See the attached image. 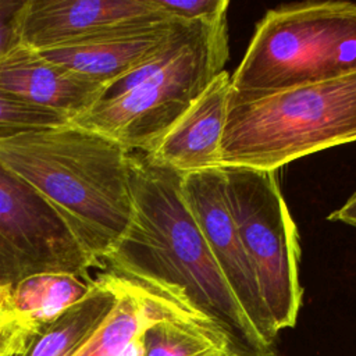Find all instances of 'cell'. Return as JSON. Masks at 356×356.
Returning a JSON list of instances; mask_svg holds the SVG:
<instances>
[{"label": "cell", "instance_id": "6da1fadb", "mask_svg": "<svg viewBox=\"0 0 356 356\" xmlns=\"http://www.w3.org/2000/svg\"><path fill=\"white\" fill-rule=\"evenodd\" d=\"M131 222L104 259L110 273L222 328L250 356H274L225 282L182 195V174L128 153Z\"/></svg>", "mask_w": 356, "mask_h": 356}, {"label": "cell", "instance_id": "7a4b0ae2", "mask_svg": "<svg viewBox=\"0 0 356 356\" xmlns=\"http://www.w3.org/2000/svg\"><path fill=\"white\" fill-rule=\"evenodd\" d=\"M128 153L72 122L0 140V161L44 199L97 267L131 222Z\"/></svg>", "mask_w": 356, "mask_h": 356}, {"label": "cell", "instance_id": "3957f363", "mask_svg": "<svg viewBox=\"0 0 356 356\" xmlns=\"http://www.w3.org/2000/svg\"><path fill=\"white\" fill-rule=\"evenodd\" d=\"M356 140V72L273 92L231 88L220 167L277 171Z\"/></svg>", "mask_w": 356, "mask_h": 356}, {"label": "cell", "instance_id": "277c9868", "mask_svg": "<svg viewBox=\"0 0 356 356\" xmlns=\"http://www.w3.org/2000/svg\"><path fill=\"white\" fill-rule=\"evenodd\" d=\"M356 72V3L306 1L270 10L231 75V88L273 92Z\"/></svg>", "mask_w": 356, "mask_h": 356}, {"label": "cell", "instance_id": "5b68a950", "mask_svg": "<svg viewBox=\"0 0 356 356\" xmlns=\"http://www.w3.org/2000/svg\"><path fill=\"white\" fill-rule=\"evenodd\" d=\"M227 13L192 22L177 54L129 92L97 102L70 122L149 153L165 132L224 71L229 57Z\"/></svg>", "mask_w": 356, "mask_h": 356}, {"label": "cell", "instance_id": "8992f818", "mask_svg": "<svg viewBox=\"0 0 356 356\" xmlns=\"http://www.w3.org/2000/svg\"><path fill=\"white\" fill-rule=\"evenodd\" d=\"M227 202L253 267L273 331L296 324L302 305L296 225L275 171L221 167Z\"/></svg>", "mask_w": 356, "mask_h": 356}, {"label": "cell", "instance_id": "52a82bcc", "mask_svg": "<svg viewBox=\"0 0 356 356\" xmlns=\"http://www.w3.org/2000/svg\"><path fill=\"white\" fill-rule=\"evenodd\" d=\"M96 263L19 175L0 161V285L39 273H68L90 280Z\"/></svg>", "mask_w": 356, "mask_h": 356}, {"label": "cell", "instance_id": "ba28073f", "mask_svg": "<svg viewBox=\"0 0 356 356\" xmlns=\"http://www.w3.org/2000/svg\"><path fill=\"white\" fill-rule=\"evenodd\" d=\"M181 189L232 295L260 337L274 346L277 335L227 202L222 168L184 174Z\"/></svg>", "mask_w": 356, "mask_h": 356}, {"label": "cell", "instance_id": "9c48e42d", "mask_svg": "<svg viewBox=\"0 0 356 356\" xmlns=\"http://www.w3.org/2000/svg\"><path fill=\"white\" fill-rule=\"evenodd\" d=\"M168 19L156 0H25L19 40L40 51L118 28Z\"/></svg>", "mask_w": 356, "mask_h": 356}, {"label": "cell", "instance_id": "30bf717a", "mask_svg": "<svg viewBox=\"0 0 356 356\" xmlns=\"http://www.w3.org/2000/svg\"><path fill=\"white\" fill-rule=\"evenodd\" d=\"M107 85L46 58L19 42L0 60V92L71 120L90 110Z\"/></svg>", "mask_w": 356, "mask_h": 356}, {"label": "cell", "instance_id": "8fae6325", "mask_svg": "<svg viewBox=\"0 0 356 356\" xmlns=\"http://www.w3.org/2000/svg\"><path fill=\"white\" fill-rule=\"evenodd\" d=\"M231 75L224 70L159 140L143 153L150 161L179 174L220 167V145L227 120Z\"/></svg>", "mask_w": 356, "mask_h": 356}, {"label": "cell", "instance_id": "7c38bea8", "mask_svg": "<svg viewBox=\"0 0 356 356\" xmlns=\"http://www.w3.org/2000/svg\"><path fill=\"white\" fill-rule=\"evenodd\" d=\"M178 22L168 19L118 28L40 53L54 63L108 85L157 54L170 40Z\"/></svg>", "mask_w": 356, "mask_h": 356}, {"label": "cell", "instance_id": "4fadbf2b", "mask_svg": "<svg viewBox=\"0 0 356 356\" xmlns=\"http://www.w3.org/2000/svg\"><path fill=\"white\" fill-rule=\"evenodd\" d=\"M118 278L114 307L74 356H143L142 335L150 324L170 314L188 313L174 302Z\"/></svg>", "mask_w": 356, "mask_h": 356}, {"label": "cell", "instance_id": "5bb4252c", "mask_svg": "<svg viewBox=\"0 0 356 356\" xmlns=\"http://www.w3.org/2000/svg\"><path fill=\"white\" fill-rule=\"evenodd\" d=\"M118 282L111 273L99 275L88 295L40 327L19 356H74L114 307Z\"/></svg>", "mask_w": 356, "mask_h": 356}, {"label": "cell", "instance_id": "9a60e30c", "mask_svg": "<svg viewBox=\"0 0 356 356\" xmlns=\"http://www.w3.org/2000/svg\"><path fill=\"white\" fill-rule=\"evenodd\" d=\"M143 356H224L246 353L214 323L188 313H175L150 324L143 335Z\"/></svg>", "mask_w": 356, "mask_h": 356}, {"label": "cell", "instance_id": "2e32d148", "mask_svg": "<svg viewBox=\"0 0 356 356\" xmlns=\"http://www.w3.org/2000/svg\"><path fill=\"white\" fill-rule=\"evenodd\" d=\"M93 280L68 273H39L11 286V302L17 314L39 330L83 299Z\"/></svg>", "mask_w": 356, "mask_h": 356}, {"label": "cell", "instance_id": "e0dca14e", "mask_svg": "<svg viewBox=\"0 0 356 356\" xmlns=\"http://www.w3.org/2000/svg\"><path fill=\"white\" fill-rule=\"evenodd\" d=\"M67 122H70V118L63 114L28 104L11 95L0 92V140Z\"/></svg>", "mask_w": 356, "mask_h": 356}, {"label": "cell", "instance_id": "ac0fdd59", "mask_svg": "<svg viewBox=\"0 0 356 356\" xmlns=\"http://www.w3.org/2000/svg\"><path fill=\"white\" fill-rule=\"evenodd\" d=\"M36 332L14 310L11 285H0V356H19Z\"/></svg>", "mask_w": 356, "mask_h": 356}, {"label": "cell", "instance_id": "d6986e66", "mask_svg": "<svg viewBox=\"0 0 356 356\" xmlns=\"http://www.w3.org/2000/svg\"><path fill=\"white\" fill-rule=\"evenodd\" d=\"M171 18L184 22L207 19L228 13V0H156Z\"/></svg>", "mask_w": 356, "mask_h": 356}, {"label": "cell", "instance_id": "ffe728a7", "mask_svg": "<svg viewBox=\"0 0 356 356\" xmlns=\"http://www.w3.org/2000/svg\"><path fill=\"white\" fill-rule=\"evenodd\" d=\"M25 0H0V60L19 40V14Z\"/></svg>", "mask_w": 356, "mask_h": 356}, {"label": "cell", "instance_id": "44dd1931", "mask_svg": "<svg viewBox=\"0 0 356 356\" xmlns=\"http://www.w3.org/2000/svg\"><path fill=\"white\" fill-rule=\"evenodd\" d=\"M328 220L356 225V192L339 209L334 210L328 216Z\"/></svg>", "mask_w": 356, "mask_h": 356}, {"label": "cell", "instance_id": "7402d4cb", "mask_svg": "<svg viewBox=\"0 0 356 356\" xmlns=\"http://www.w3.org/2000/svg\"><path fill=\"white\" fill-rule=\"evenodd\" d=\"M224 356H250V355L243 353V352H232V353H228V355H224Z\"/></svg>", "mask_w": 356, "mask_h": 356}]
</instances>
